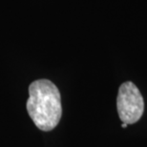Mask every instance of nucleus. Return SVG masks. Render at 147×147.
<instances>
[{"label":"nucleus","instance_id":"2","mask_svg":"<svg viewBox=\"0 0 147 147\" xmlns=\"http://www.w3.org/2000/svg\"><path fill=\"white\" fill-rule=\"evenodd\" d=\"M117 108L122 122L133 124L139 121L144 112V100L139 88L133 82L120 85L117 98Z\"/></svg>","mask_w":147,"mask_h":147},{"label":"nucleus","instance_id":"3","mask_svg":"<svg viewBox=\"0 0 147 147\" xmlns=\"http://www.w3.org/2000/svg\"><path fill=\"white\" fill-rule=\"evenodd\" d=\"M127 123H124V122H122V124H121V126H122V128H126L127 127Z\"/></svg>","mask_w":147,"mask_h":147},{"label":"nucleus","instance_id":"1","mask_svg":"<svg viewBox=\"0 0 147 147\" xmlns=\"http://www.w3.org/2000/svg\"><path fill=\"white\" fill-rule=\"evenodd\" d=\"M27 111L41 131L55 129L62 116L61 96L57 87L48 79H38L29 86Z\"/></svg>","mask_w":147,"mask_h":147}]
</instances>
